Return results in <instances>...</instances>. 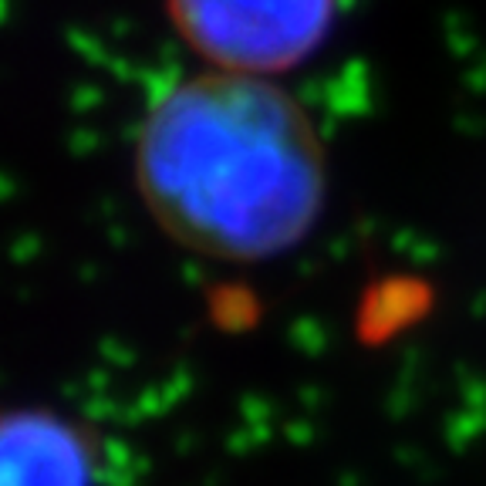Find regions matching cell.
<instances>
[{
    "instance_id": "7a4b0ae2",
    "label": "cell",
    "mask_w": 486,
    "mask_h": 486,
    "mask_svg": "<svg viewBox=\"0 0 486 486\" xmlns=\"http://www.w3.org/2000/svg\"><path fill=\"white\" fill-rule=\"evenodd\" d=\"M163 11L199 68L284 78L331 41L341 0H163Z\"/></svg>"
},
{
    "instance_id": "3957f363",
    "label": "cell",
    "mask_w": 486,
    "mask_h": 486,
    "mask_svg": "<svg viewBox=\"0 0 486 486\" xmlns=\"http://www.w3.org/2000/svg\"><path fill=\"white\" fill-rule=\"evenodd\" d=\"M102 456L95 440L51 409L0 415V486H98Z\"/></svg>"
},
{
    "instance_id": "6da1fadb",
    "label": "cell",
    "mask_w": 486,
    "mask_h": 486,
    "mask_svg": "<svg viewBox=\"0 0 486 486\" xmlns=\"http://www.w3.org/2000/svg\"><path fill=\"white\" fill-rule=\"evenodd\" d=\"M132 180L176 247L216 264H267L314 233L331 163L314 115L281 78L199 68L142 112Z\"/></svg>"
}]
</instances>
